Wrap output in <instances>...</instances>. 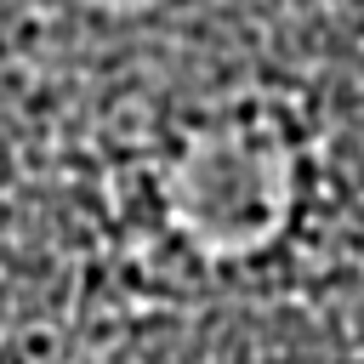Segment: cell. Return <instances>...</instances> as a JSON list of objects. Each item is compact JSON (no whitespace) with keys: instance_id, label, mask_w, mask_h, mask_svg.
<instances>
[{"instance_id":"cell-1","label":"cell","mask_w":364,"mask_h":364,"mask_svg":"<svg viewBox=\"0 0 364 364\" xmlns=\"http://www.w3.org/2000/svg\"><path fill=\"white\" fill-rule=\"evenodd\" d=\"M0 364H364V0H0Z\"/></svg>"}]
</instances>
